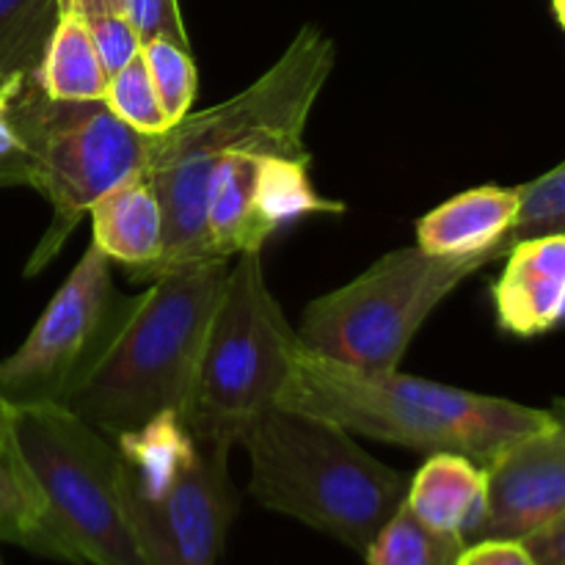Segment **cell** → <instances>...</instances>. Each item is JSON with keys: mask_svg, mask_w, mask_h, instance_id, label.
Listing matches in <instances>:
<instances>
[{"mask_svg": "<svg viewBox=\"0 0 565 565\" xmlns=\"http://www.w3.org/2000/svg\"><path fill=\"white\" fill-rule=\"evenodd\" d=\"M403 505L430 530L472 544L486 516V469L458 452H434L408 480Z\"/></svg>", "mask_w": 565, "mask_h": 565, "instance_id": "16", "label": "cell"}, {"mask_svg": "<svg viewBox=\"0 0 565 565\" xmlns=\"http://www.w3.org/2000/svg\"><path fill=\"white\" fill-rule=\"evenodd\" d=\"M114 441L127 522L149 565H218L235 494L226 472L232 445L202 436L180 414H163Z\"/></svg>", "mask_w": 565, "mask_h": 565, "instance_id": "5", "label": "cell"}, {"mask_svg": "<svg viewBox=\"0 0 565 565\" xmlns=\"http://www.w3.org/2000/svg\"><path fill=\"white\" fill-rule=\"evenodd\" d=\"M83 22H86L88 36H92L99 64H103L108 77L116 75L121 66L130 64L138 55V50H141V39H138L136 28L130 25V20L121 11L83 17Z\"/></svg>", "mask_w": 565, "mask_h": 565, "instance_id": "25", "label": "cell"}, {"mask_svg": "<svg viewBox=\"0 0 565 565\" xmlns=\"http://www.w3.org/2000/svg\"><path fill=\"white\" fill-rule=\"evenodd\" d=\"M226 270L230 263L180 265L119 298L64 408L108 439L185 412Z\"/></svg>", "mask_w": 565, "mask_h": 565, "instance_id": "2", "label": "cell"}, {"mask_svg": "<svg viewBox=\"0 0 565 565\" xmlns=\"http://www.w3.org/2000/svg\"><path fill=\"white\" fill-rule=\"evenodd\" d=\"M105 105L143 136H163L171 127L169 116H166L163 105H160L158 92H154L152 81L147 75L141 55L121 66L116 75L108 77V88H105Z\"/></svg>", "mask_w": 565, "mask_h": 565, "instance_id": "23", "label": "cell"}, {"mask_svg": "<svg viewBox=\"0 0 565 565\" xmlns=\"http://www.w3.org/2000/svg\"><path fill=\"white\" fill-rule=\"evenodd\" d=\"M58 11L77 17L105 14V11H121V0H55Z\"/></svg>", "mask_w": 565, "mask_h": 565, "instance_id": "29", "label": "cell"}, {"mask_svg": "<svg viewBox=\"0 0 565 565\" xmlns=\"http://www.w3.org/2000/svg\"><path fill=\"white\" fill-rule=\"evenodd\" d=\"M340 213L345 204L315 191L307 160L263 152L224 154L210 177L204 204L210 259L230 263L243 252H263L290 221Z\"/></svg>", "mask_w": 565, "mask_h": 565, "instance_id": "11", "label": "cell"}, {"mask_svg": "<svg viewBox=\"0 0 565 565\" xmlns=\"http://www.w3.org/2000/svg\"><path fill=\"white\" fill-rule=\"evenodd\" d=\"M502 259L505 270L491 287L497 326L513 337L557 329L565 312V235L519 241Z\"/></svg>", "mask_w": 565, "mask_h": 565, "instance_id": "13", "label": "cell"}, {"mask_svg": "<svg viewBox=\"0 0 565 565\" xmlns=\"http://www.w3.org/2000/svg\"><path fill=\"white\" fill-rule=\"evenodd\" d=\"M25 130L33 160L31 188L53 204V224L28 263L31 276L58 254L105 191L147 171L154 136L127 127L105 99H50L33 72L25 92Z\"/></svg>", "mask_w": 565, "mask_h": 565, "instance_id": "9", "label": "cell"}, {"mask_svg": "<svg viewBox=\"0 0 565 565\" xmlns=\"http://www.w3.org/2000/svg\"><path fill=\"white\" fill-rule=\"evenodd\" d=\"M0 544H14L58 561L31 483H28L14 456V447H11L9 414L0 419Z\"/></svg>", "mask_w": 565, "mask_h": 565, "instance_id": "18", "label": "cell"}, {"mask_svg": "<svg viewBox=\"0 0 565 565\" xmlns=\"http://www.w3.org/2000/svg\"><path fill=\"white\" fill-rule=\"evenodd\" d=\"M276 406L323 417L348 434L425 452H458L486 467L513 441L561 423L541 408L478 395L397 370L364 373L298 348Z\"/></svg>", "mask_w": 565, "mask_h": 565, "instance_id": "3", "label": "cell"}, {"mask_svg": "<svg viewBox=\"0 0 565 565\" xmlns=\"http://www.w3.org/2000/svg\"><path fill=\"white\" fill-rule=\"evenodd\" d=\"M516 207V188H469L417 221V248L434 257H469L511 243Z\"/></svg>", "mask_w": 565, "mask_h": 565, "instance_id": "14", "label": "cell"}, {"mask_svg": "<svg viewBox=\"0 0 565 565\" xmlns=\"http://www.w3.org/2000/svg\"><path fill=\"white\" fill-rule=\"evenodd\" d=\"M0 75H6V72H0Z\"/></svg>", "mask_w": 565, "mask_h": 565, "instance_id": "32", "label": "cell"}, {"mask_svg": "<svg viewBox=\"0 0 565 565\" xmlns=\"http://www.w3.org/2000/svg\"><path fill=\"white\" fill-rule=\"evenodd\" d=\"M483 469L486 516L475 541H522L565 516L563 419L513 441Z\"/></svg>", "mask_w": 565, "mask_h": 565, "instance_id": "12", "label": "cell"}, {"mask_svg": "<svg viewBox=\"0 0 565 565\" xmlns=\"http://www.w3.org/2000/svg\"><path fill=\"white\" fill-rule=\"evenodd\" d=\"M6 414H9V406H6V403H3V401H0V419H3V417H6Z\"/></svg>", "mask_w": 565, "mask_h": 565, "instance_id": "31", "label": "cell"}, {"mask_svg": "<svg viewBox=\"0 0 565 565\" xmlns=\"http://www.w3.org/2000/svg\"><path fill=\"white\" fill-rule=\"evenodd\" d=\"M456 565H535L519 541H475L463 546Z\"/></svg>", "mask_w": 565, "mask_h": 565, "instance_id": "27", "label": "cell"}, {"mask_svg": "<svg viewBox=\"0 0 565 565\" xmlns=\"http://www.w3.org/2000/svg\"><path fill=\"white\" fill-rule=\"evenodd\" d=\"M116 301L110 259L88 246L28 340L0 362V401L9 408L64 406L103 340Z\"/></svg>", "mask_w": 565, "mask_h": 565, "instance_id": "10", "label": "cell"}, {"mask_svg": "<svg viewBox=\"0 0 565 565\" xmlns=\"http://www.w3.org/2000/svg\"><path fill=\"white\" fill-rule=\"evenodd\" d=\"M92 232L97 246L110 263L132 268L143 276L163 252V213H160L158 193L143 174H132L105 191L88 207Z\"/></svg>", "mask_w": 565, "mask_h": 565, "instance_id": "15", "label": "cell"}, {"mask_svg": "<svg viewBox=\"0 0 565 565\" xmlns=\"http://www.w3.org/2000/svg\"><path fill=\"white\" fill-rule=\"evenodd\" d=\"M519 207L511 226V243L533 237L565 235V166H555L539 180L516 188Z\"/></svg>", "mask_w": 565, "mask_h": 565, "instance_id": "24", "label": "cell"}, {"mask_svg": "<svg viewBox=\"0 0 565 565\" xmlns=\"http://www.w3.org/2000/svg\"><path fill=\"white\" fill-rule=\"evenodd\" d=\"M519 544L535 565H565V516L524 535Z\"/></svg>", "mask_w": 565, "mask_h": 565, "instance_id": "28", "label": "cell"}, {"mask_svg": "<svg viewBox=\"0 0 565 565\" xmlns=\"http://www.w3.org/2000/svg\"><path fill=\"white\" fill-rule=\"evenodd\" d=\"M241 445L252 461L254 500L364 555L403 505L408 478L323 417L270 406Z\"/></svg>", "mask_w": 565, "mask_h": 565, "instance_id": "4", "label": "cell"}, {"mask_svg": "<svg viewBox=\"0 0 565 565\" xmlns=\"http://www.w3.org/2000/svg\"><path fill=\"white\" fill-rule=\"evenodd\" d=\"M463 546L467 544L458 535L430 530L401 505L370 541L364 561L367 565H456Z\"/></svg>", "mask_w": 565, "mask_h": 565, "instance_id": "19", "label": "cell"}, {"mask_svg": "<svg viewBox=\"0 0 565 565\" xmlns=\"http://www.w3.org/2000/svg\"><path fill=\"white\" fill-rule=\"evenodd\" d=\"M511 246L500 243L469 257H434L417 246L384 254L353 281L309 303L298 342L315 356L364 373L397 370L434 309Z\"/></svg>", "mask_w": 565, "mask_h": 565, "instance_id": "8", "label": "cell"}, {"mask_svg": "<svg viewBox=\"0 0 565 565\" xmlns=\"http://www.w3.org/2000/svg\"><path fill=\"white\" fill-rule=\"evenodd\" d=\"M0 565H3V561H0Z\"/></svg>", "mask_w": 565, "mask_h": 565, "instance_id": "33", "label": "cell"}, {"mask_svg": "<svg viewBox=\"0 0 565 565\" xmlns=\"http://www.w3.org/2000/svg\"><path fill=\"white\" fill-rule=\"evenodd\" d=\"M121 14L130 20L141 42L171 39V42L191 47L177 0H121Z\"/></svg>", "mask_w": 565, "mask_h": 565, "instance_id": "26", "label": "cell"}, {"mask_svg": "<svg viewBox=\"0 0 565 565\" xmlns=\"http://www.w3.org/2000/svg\"><path fill=\"white\" fill-rule=\"evenodd\" d=\"M9 439L58 561L149 565L121 500L119 452L64 406L9 408Z\"/></svg>", "mask_w": 565, "mask_h": 565, "instance_id": "6", "label": "cell"}, {"mask_svg": "<svg viewBox=\"0 0 565 565\" xmlns=\"http://www.w3.org/2000/svg\"><path fill=\"white\" fill-rule=\"evenodd\" d=\"M33 70L0 75V188L31 185V147L25 130V92Z\"/></svg>", "mask_w": 565, "mask_h": 565, "instance_id": "22", "label": "cell"}, {"mask_svg": "<svg viewBox=\"0 0 565 565\" xmlns=\"http://www.w3.org/2000/svg\"><path fill=\"white\" fill-rule=\"evenodd\" d=\"M55 20V0H0V72L33 70Z\"/></svg>", "mask_w": 565, "mask_h": 565, "instance_id": "20", "label": "cell"}, {"mask_svg": "<svg viewBox=\"0 0 565 565\" xmlns=\"http://www.w3.org/2000/svg\"><path fill=\"white\" fill-rule=\"evenodd\" d=\"M552 11H555L557 22L565 25V0H552Z\"/></svg>", "mask_w": 565, "mask_h": 565, "instance_id": "30", "label": "cell"}, {"mask_svg": "<svg viewBox=\"0 0 565 565\" xmlns=\"http://www.w3.org/2000/svg\"><path fill=\"white\" fill-rule=\"evenodd\" d=\"M334 42L307 25L265 75L226 103L185 114L163 136H154L143 174L163 213V252L141 276L154 279L171 268L210 259L204 204L210 177L224 154L263 152L307 160V121L334 70Z\"/></svg>", "mask_w": 565, "mask_h": 565, "instance_id": "1", "label": "cell"}, {"mask_svg": "<svg viewBox=\"0 0 565 565\" xmlns=\"http://www.w3.org/2000/svg\"><path fill=\"white\" fill-rule=\"evenodd\" d=\"M33 75L50 99H66V103L105 99L108 75L99 64L83 17L58 11L39 64L33 66Z\"/></svg>", "mask_w": 565, "mask_h": 565, "instance_id": "17", "label": "cell"}, {"mask_svg": "<svg viewBox=\"0 0 565 565\" xmlns=\"http://www.w3.org/2000/svg\"><path fill=\"white\" fill-rule=\"evenodd\" d=\"M232 259L180 417L196 434L241 445L279 401L301 342L265 281L263 252Z\"/></svg>", "mask_w": 565, "mask_h": 565, "instance_id": "7", "label": "cell"}, {"mask_svg": "<svg viewBox=\"0 0 565 565\" xmlns=\"http://www.w3.org/2000/svg\"><path fill=\"white\" fill-rule=\"evenodd\" d=\"M138 55L147 66V75L158 92L166 116L171 125H177L182 116L191 114L199 88V72L191 47L171 42V39H147L141 42Z\"/></svg>", "mask_w": 565, "mask_h": 565, "instance_id": "21", "label": "cell"}]
</instances>
